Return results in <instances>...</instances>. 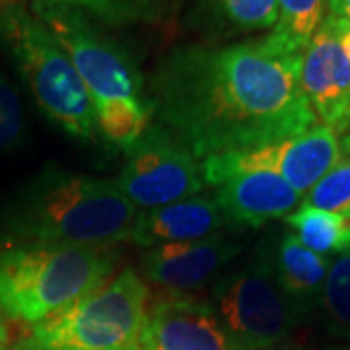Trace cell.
<instances>
[{"label": "cell", "mask_w": 350, "mask_h": 350, "mask_svg": "<svg viewBox=\"0 0 350 350\" xmlns=\"http://www.w3.org/2000/svg\"><path fill=\"white\" fill-rule=\"evenodd\" d=\"M82 12L92 14L109 25L140 24L158 20L163 12V0H63Z\"/></svg>", "instance_id": "d6986e66"}, {"label": "cell", "mask_w": 350, "mask_h": 350, "mask_svg": "<svg viewBox=\"0 0 350 350\" xmlns=\"http://www.w3.org/2000/svg\"><path fill=\"white\" fill-rule=\"evenodd\" d=\"M25 119L20 94L0 70V154L18 148L24 142Z\"/></svg>", "instance_id": "7402d4cb"}, {"label": "cell", "mask_w": 350, "mask_h": 350, "mask_svg": "<svg viewBox=\"0 0 350 350\" xmlns=\"http://www.w3.org/2000/svg\"><path fill=\"white\" fill-rule=\"evenodd\" d=\"M301 55L271 36L177 47L152 78L154 115L204 160L304 135L317 117L301 88Z\"/></svg>", "instance_id": "6da1fadb"}, {"label": "cell", "mask_w": 350, "mask_h": 350, "mask_svg": "<svg viewBox=\"0 0 350 350\" xmlns=\"http://www.w3.org/2000/svg\"><path fill=\"white\" fill-rule=\"evenodd\" d=\"M278 18L271 38L284 49L304 53L321 22L327 0H276Z\"/></svg>", "instance_id": "e0dca14e"}, {"label": "cell", "mask_w": 350, "mask_h": 350, "mask_svg": "<svg viewBox=\"0 0 350 350\" xmlns=\"http://www.w3.org/2000/svg\"><path fill=\"white\" fill-rule=\"evenodd\" d=\"M0 31L39 109L68 137L94 138L98 129L94 103L47 25L22 4H10L2 12Z\"/></svg>", "instance_id": "8992f818"}, {"label": "cell", "mask_w": 350, "mask_h": 350, "mask_svg": "<svg viewBox=\"0 0 350 350\" xmlns=\"http://www.w3.org/2000/svg\"><path fill=\"white\" fill-rule=\"evenodd\" d=\"M319 300L329 331L350 340V250L338 253L329 265Z\"/></svg>", "instance_id": "ac0fdd59"}, {"label": "cell", "mask_w": 350, "mask_h": 350, "mask_svg": "<svg viewBox=\"0 0 350 350\" xmlns=\"http://www.w3.org/2000/svg\"><path fill=\"white\" fill-rule=\"evenodd\" d=\"M137 206L117 181L41 170L18 191L2 216V239L16 243H70L107 247L131 238Z\"/></svg>", "instance_id": "7a4b0ae2"}, {"label": "cell", "mask_w": 350, "mask_h": 350, "mask_svg": "<svg viewBox=\"0 0 350 350\" xmlns=\"http://www.w3.org/2000/svg\"><path fill=\"white\" fill-rule=\"evenodd\" d=\"M0 350H10V347H8V333H6L2 317H0Z\"/></svg>", "instance_id": "484cf974"}, {"label": "cell", "mask_w": 350, "mask_h": 350, "mask_svg": "<svg viewBox=\"0 0 350 350\" xmlns=\"http://www.w3.org/2000/svg\"><path fill=\"white\" fill-rule=\"evenodd\" d=\"M331 14L350 22V0H329Z\"/></svg>", "instance_id": "cb8c5ba5"}, {"label": "cell", "mask_w": 350, "mask_h": 350, "mask_svg": "<svg viewBox=\"0 0 350 350\" xmlns=\"http://www.w3.org/2000/svg\"><path fill=\"white\" fill-rule=\"evenodd\" d=\"M262 350H306L300 345H296V342H280V345H275V347H269V349H262Z\"/></svg>", "instance_id": "d4e9b609"}, {"label": "cell", "mask_w": 350, "mask_h": 350, "mask_svg": "<svg viewBox=\"0 0 350 350\" xmlns=\"http://www.w3.org/2000/svg\"><path fill=\"white\" fill-rule=\"evenodd\" d=\"M148 288L133 269L33 323L16 350H142Z\"/></svg>", "instance_id": "5b68a950"}, {"label": "cell", "mask_w": 350, "mask_h": 350, "mask_svg": "<svg viewBox=\"0 0 350 350\" xmlns=\"http://www.w3.org/2000/svg\"><path fill=\"white\" fill-rule=\"evenodd\" d=\"M301 88L321 123L338 137L350 126V61L337 39L329 14L301 55Z\"/></svg>", "instance_id": "30bf717a"}, {"label": "cell", "mask_w": 350, "mask_h": 350, "mask_svg": "<svg viewBox=\"0 0 350 350\" xmlns=\"http://www.w3.org/2000/svg\"><path fill=\"white\" fill-rule=\"evenodd\" d=\"M213 308L232 350H262L284 342L306 312L282 290L275 262L265 255L216 282Z\"/></svg>", "instance_id": "52a82bcc"}, {"label": "cell", "mask_w": 350, "mask_h": 350, "mask_svg": "<svg viewBox=\"0 0 350 350\" xmlns=\"http://www.w3.org/2000/svg\"><path fill=\"white\" fill-rule=\"evenodd\" d=\"M216 18L239 31L275 27L278 18L276 0H211Z\"/></svg>", "instance_id": "ffe728a7"}, {"label": "cell", "mask_w": 350, "mask_h": 350, "mask_svg": "<svg viewBox=\"0 0 350 350\" xmlns=\"http://www.w3.org/2000/svg\"><path fill=\"white\" fill-rule=\"evenodd\" d=\"M349 148L350 137L340 140L335 131L319 125L275 144L211 156L202 162V175L206 183L220 185L243 172H271L304 195L342 160Z\"/></svg>", "instance_id": "9c48e42d"}, {"label": "cell", "mask_w": 350, "mask_h": 350, "mask_svg": "<svg viewBox=\"0 0 350 350\" xmlns=\"http://www.w3.org/2000/svg\"><path fill=\"white\" fill-rule=\"evenodd\" d=\"M238 253V241L213 234L202 239L156 245L144 253L140 267L142 275L158 286L193 290L208 282Z\"/></svg>", "instance_id": "7c38bea8"}, {"label": "cell", "mask_w": 350, "mask_h": 350, "mask_svg": "<svg viewBox=\"0 0 350 350\" xmlns=\"http://www.w3.org/2000/svg\"><path fill=\"white\" fill-rule=\"evenodd\" d=\"M31 10L75 64L94 103L103 138L126 150L144 135L154 117V101L144 94L137 64L86 12L72 4L33 0Z\"/></svg>", "instance_id": "3957f363"}, {"label": "cell", "mask_w": 350, "mask_h": 350, "mask_svg": "<svg viewBox=\"0 0 350 350\" xmlns=\"http://www.w3.org/2000/svg\"><path fill=\"white\" fill-rule=\"evenodd\" d=\"M286 220L298 232L301 243L319 255L350 250V213H325L304 204Z\"/></svg>", "instance_id": "2e32d148"}, {"label": "cell", "mask_w": 350, "mask_h": 350, "mask_svg": "<svg viewBox=\"0 0 350 350\" xmlns=\"http://www.w3.org/2000/svg\"><path fill=\"white\" fill-rule=\"evenodd\" d=\"M125 154V167L115 181L138 208L150 211L191 199L206 183L199 158L167 126L150 125Z\"/></svg>", "instance_id": "ba28073f"}, {"label": "cell", "mask_w": 350, "mask_h": 350, "mask_svg": "<svg viewBox=\"0 0 350 350\" xmlns=\"http://www.w3.org/2000/svg\"><path fill=\"white\" fill-rule=\"evenodd\" d=\"M300 200L301 193L271 172H243L226 179L216 191V204L224 220L247 228L288 216Z\"/></svg>", "instance_id": "4fadbf2b"}, {"label": "cell", "mask_w": 350, "mask_h": 350, "mask_svg": "<svg viewBox=\"0 0 350 350\" xmlns=\"http://www.w3.org/2000/svg\"><path fill=\"white\" fill-rule=\"evenodd\" d=\"M304 204L325 213H350V148L345 152L342 160L310 189Z\"/></svg>", "instance_id": "44dd1931"}, {"label": "cell", "mask_w": 350, "mask_h": 350, "mask_svg": "<svg viewBox=\"0 0 350 350\" xmlns=\"http://www.w3.org/2000/svg\"><path fill=\"white\" fill-rule=\"evenodd\" d=\"M142 350H232L213 304L170 296L146 312Z\"/></svg>", "instance_id": "8fae6325"}, {"label": "cell", "mask_w": 350, "mask_h": 350, "mask_svg": "<svg viewBox=\"0 0 350 350\" xmlns=\"http://www.w3.org/2000/svg\"><path fill=\"white\" fill-rule=\"evenodd\" d=\"M335 29H337V39L345 57L350 61V22L335 16Z\"/></svg>", "instance_id": "603a6c76"}, {"label": "cell", "mask_w": 350, "mask_h": 350, "mask_svg": "<svg viewBox=\"0 0 350 350\" xmlns=\"http://www.w3.org/2000/svg\"><path fill=\"white\" fill-rule=\"evenodd\" d=\"M273 262L282 290L304 308L321 294L329 273V261L323 255L308 250L296 236L286 234L280 239Z\"/></svg>", "instance_id": "9a60e30c"}, {"label": "cell", "mask_w": 350, "mask_h": 350, "mask_svg": "<svg viewBox=\"0 0 350 350\" xmlns=\"http://www.w3.org/2000/svg\"><path fill=\"white\" fill-rule=\"evenodd\" d=\"M113 271L115 257L103 247L8 245L0 251V310L33 325L100 288Z\"/></svg>", "instance_id": "277c9868"}, {"label": "cell", "mask_w": 350, "mask_h": 350, "mask_svg": "<svg viewBox=\"0 0 350 350\" xmlns=\"http://www.w3.org/2000/svg\"><path fill=\"white\" fill-rule=\"evenodd\" d=\"M224 224L216 200L191 197L137 214L131 238L140 247H156L174 241H191L213 236Z\"/></svg>", "instance_id": "5bb4252c"}]
</instances>
